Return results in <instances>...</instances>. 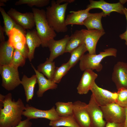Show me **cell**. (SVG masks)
Here are the masks:
<instances>
[{"label": "cell", "instance_id": "obj_38", "mask_svg": "<svg viewBox=\"0 0 127 127\" xmlns=\"http://www.w3.org/2000/svg\"><path fill=\"white\" fill-rule=\"evenodd\" d=\"M5 32L4 28L1 25H0V42H4L5 40V37L4 33Z\"/></svg>", "mask_w": 127, "mask_h": 127}, {"label": "cell", "instance_id": "obj_41", "mask_svg": "<svg viewBox=\"0 0 127 127\" xmlns=\"http://www.w3.org/2000/svg\"><path fill=\"white\" fill-rule=\"evenodd\" d=\"M126 117L125 122H124V127H127V107H125Z\"/></svg>", "mask_w": 127, "mask_h": 127}, {"label": "cell", "instance_id": "obj_6", "mask_svg": "<svg viewBox=\"0 0 127 127\" xmlns=\"http://www.w3.org/2000/svg\"><path fill=\"white\" fill-rule=\"evenodd\" d=\"M104 119L107 123H122L125 120V107L115 103L100 107Z\"/></svg>", "mask_w": 127, "mask_h": 127}, {"label": "cell", "instance_id": "obj_19", "mask_svg": "<svg viewBox=\"0 0 127 127\" xmlns=\"http://www.w3.org/2000/svg\"><path fill=\"white\" fill-rule=\"evenodd\" d=\"M90 10L86 8L77 11H71L70 13L67 16L65 19L66 25L71 24L83 25L84 21L90 13L89 12Z\"/></svg>", "mask_w": 127, "mask_h": 127}, {"label": "cell", "instance_id": "obj_8", "mask_svg": "<svg viewBox=\"0 0 127 127\" xmlns=\"http://www.w3.org/2000/svg\"><path fill=\"white\" fill-rule=\"evenodd\" d=\"M87 109L91 121V127H105L107 122L103 118L101 107L96 102L92 94Z\"/></svg>", "mask_w": 127, "mask_h": 127}, {"label": "cell", "instance_id": "obj_43", "mask_svg": "<svg viewBox=\"0 0 127 127\" xmlns=\"http://www.w3.org/2000/svg\"><path fill=\"white\" fill-rule=\"evenodd\" d=\"M8 1V0H0V2L3 3H6Z\"/></svg>", "mask_w": 127, "mask_h": 127}, {"label": "cell", "instance_id": "obj_28", "mask_svg": "<svg viewBox=\"0 0 127 127\" xmlns=\"http://www.w3.org/2000/svg\"><path fill=\"white\" fill-rule=\"evenodd\" d=\"M9 44L12 46L15 44L20 42L26 43L25 35L19 30L14 28L8 33Z\"/></svg>", "mask_w": 127, "mask_h": 127}, {"label": "cell", "instance_id": "obj_33", "mask_svg": "<svg viewBox=\"0 0 127 127\" xmlns=\"http://www.w3.org/2000/svg\"><path fill=\"white\" fill-rule=\"evenodd\" d=\"M116 103L124 107H127V88H122L117 90Z\"/></svg>", "mask_w": 127, "mask_h": 127}, {"label": "cell", "instance_id": "obj_2", "mask_svg": "<svg viewBox=\"0 0 127 127\" xmlns=\"http://www.w3.org/2000/svg\"><path fill=\"white\" fill-rule=\"evenodd\" d=\"M51 5L46 8V18L49 25L56 32L64 33L68 30L65 24V15L69 4H62L56 3V1L52 0Z\"/></svg>", "mask_w": 127, "mask_h": 127}, {"label": "cell", "instance_id": "obj_40", "mask_svg": "<svg viewBox=\"0 0 127 127\" xmlns=\"http://www.w3.org/2000/svg\"><path fill=\"white\" fill-rule=\"evenodd\" d=\"M5 95L0 94V108L3 107V102L4 98Z\"/></svg>", "mask_w": 127, "mask_h": 127}, {"label": "cell", "instance_id": "obj_16", "mask_svg": "<svg viewBox=\"0 0 127 127\" xmlns=\"http://www.w3.org/2000/svg\"><path fill=\"white\" fill-rule=\"evenodd\" d=\"M98 77V74L91 70L84 71L77 87L78 93L79 95L87 94Z\"/></svg>", "mask_w": 127, "mask_h": 127}, {"label": "cell", "instance_id": "obj_13", "mask_svg": "<svg viewBox=\"0 0 127 127\" xmlns=\"http://www.w3.org/2000/svg\"><path fill=\"white\" fill-rule=\"evenodd\" d=\"M111 79L117 90L127 88V63L118 61L114 65Z\"/></svg>", "mask_w": 127, "mask_h": 127}, {"label": "cell", "instance_id": "obj_37", "mask_svg": "<svg viewBox=\"0 0 127 127\" xmlns=\"http://www.w3.org/2000/svg\"><path fill=\"white\" fill-rule=\"evenodd\" d=\"M124 123H107L105 127H124Z\"/></svg>", "mask_w": 127, "mask_h": 127}, {"label": "cell", "instance_id": "obj_26", "mask_svg": "<svg viewBox=\"0 0 127 127\" xmlns=\"http://www.w3.org/2000/svg\"><path fill=\"white\" fill-rule=\"evenodd\" d=\"M56 67L55 62L49 61L47 58L44 63L38 66L37 70L52 80Z\"/></svg>", "mask_w": 127, "mask_h": 127}, {"label": "cell", "instance_id": "obj_36", "mask_svg": "<svg viewBox=\"0 0 127 127\" xmlns=\"http://www.w3.org/2000/svg\"><path fill=\"white\" fill-rule=\"evenodd\" d=\"M124 12L125 15L127 22V8H125ZM119 37L121 40H124L125 41V44L127 46V26L126 31L123 33L120 34Z\"/></svg>", "mask_w": 127, "mask_h": 127}, {"label": "cell", "instance_id": "obj_5", "mask_svg": "<svg viewBox=\"0 0 127 127\" xmlns=\"http://www.w3.org/2000/svg\"><path fill=\"white\" fill-rule=\"evenodd\" d=\"M1 85L8 91H12L21 84L18 68L10 65L0 66Z\"/></svg>", "mask_w": 127, "mask_h": 127}, {"label": "cell", "instance_id": "obj_27", "mask_svg": "<svg viewBox=\"0 0 127 127\" xmlns=\"http://www.w3.org/2000/svg\"><path fill=\"white\" fill-rule=\"evenodd\" d=\"M87 51L84 43L73 50L71 53V57L68 62L71 68L80 60L84 53Z\"/></svg>", "mask_w": 127, "mask_h": 127}, {"label": "cell", "instance_id": "obj_29", "mask_svg": "<svg viewBox=\"0 0 127 127\" xmlns=\"http://www.w3.org/2000/svg\"><path fill=\"white\" fill-rule=\"evenodd\" d=\"M73 103L58 102L55 105L56 111L60 116L72 115Z\"/></svg>", "mask_w": 127, "mask_h": 127}, {"label": "cell", "instance_id": "obj_17", "mask_svg": "<svg viewBox=\"0 0 127 127\" xmlns=\"http://www.w3.org/2000/svg\"><path fill=\"white\" fill-rule=\"evenodd\" d=\"M31 64L37 78L38 85V89L36 92L37 97H42L44 93L48 90L56 89L57 88L58 85L56 83L46 78L43 74L38 71L32 64Z\"/></svg>", "mask_w": 127, "mask_h": 127}, {"label": "cell", "instance_id": "obj_11", "mask_svg": "<svg viewBox=\"0 0 127 127\" xmlns=\"http://www.w3.org/2000/svg\"><path fill=\"white\" fill-rule=\"evenodd\" d=\"M90 4L87 7L90 10L95 8L101 9L103 12V17L109 16L113 12H116L120 14L124 15V10L125 8L119 2L115 3H109L103 0L96 1L93 0H89Z\"/></svg>", "mask_w": 127, "mask_h": 127}, {"label": "cell", "instance_id": "obj_18", "mask_svg": "<svg viewBox=\"0 0 127 127\" xmlns=\"http://www.w3.org/2000/svg\"><path fill=\"white\" fill-rule=\"evenodd\" d=\"M25 36L26 43L29 49L28 58L31 62L34 58L36 48L41 45V41L35 29L28 30L26 31Z\"/></svg>", "mask_w": 127, "mask_h": 127}, {"label": "cell", "instance_id": "obj_20", "mask_svg": "<svg viewBox=\"0 0 127 127\" xmlns=\"http://www.w3.org/2000/svg\"><path fill=\"white\" fill-rule=\"evenodd\" d=\"M37 83V79L36 74L32 75L29 78L25 75H23L21 80V84L22 85L24 89L27 102H28L32 99L35 87Z\"/></svg>", "mask_w": 127, "mask_h": 127}, {"label": "cell", "instance_id": "obj_14", "mask_svg": "<svg viewBox=\"0 0 127 127\" xmlns=\"http://www.w3.org/2000/svg\"><path fill=\"white\" fill-rule=\"evenodd\" d=\"M85 36L84 44L88 53L90 54H96V47L99 39L105 32L96 29H81Z\"/></svg>", "mask_w": 127, "mask_h": 127}, {"label": "cell", "instance_id": "obj_32", "mask_svg": "<svg viewBox=\"0 0 127 127\" xmlns=\"http://www.w3.org/2000/svg\"><path fill=\"white\" fill-rule=\"evenodd\" d=\"M26 58L18 50L15 49L11 65L18 68L25 65Z\"/></svg>", "mask_w": 127, "mask_h": 127}, {"label": "cell", "instance_id": "obj_35", "mask_svg": "<svg viewBox=\"0 0 127 127\" xmlns=\"http://www.w3.org/2000/svg\"><path fill=\"white\" fill-rule=\"evenodd\" d=\"M30 119L26 118V119L22 120L17 125L12 127H31L32 123Z\"/></svg>", "mask_w": 127, "mask_h": 127}, {"label": "cell", "instance_id": "obj_23", "mask_svg": "<svg viewBox=\"0 0 127 127\" xmlns=\"http://www.w3.org/2000/svg\"><path fill=\"white\" fill-rule=\"evenodd\" d=\"M85 36L81 30H77L70 36L67 44L65 53H71L73 50L84 43Z\"/></svg>", "mask_w": 127, "mask_h": 127}, {"label": "cell", "instance_id": "obj_24", "mask_svg": "<svg viewBox=\"0 0 127 127\" xmlns=\"http://www.w3.org/2000/svg\"><path fill=\"white\" fill-rule=\"evenodd\" d=\"M0 11L4 20L5 32L7 36L9 32L14 28L19 30L25 36L26 30L18 25L6 12L4 8L0 7Z\"/></svg>", "mask_w": 127, "mask_h": 127}, {"label": "cell", "instance_id": "obj_1", "mask_svg": "<svg viewBox=\"0 0 127 127\" xmlns=\"http://www.w3.org/2000/svg\"><path fill=\"white\" fill-rule=\"evenodd\" d=\"M25 107L21 98L15 101L12 99L11 93L5 95L3 107L0 108V127H12L18 125L22 121Z\"/></svg>", "mask_w": 127, "mask_h": 127}, {"label": "cell", "instance_id": "obj_30", "mask_svg": "<svg viewBox=\"0 0 127 127\" xmlns=\"http://www.w3.org/2000/svg\"><path fill=\"white\" fill-rule=\"evenodd\" d=\"M71 68L68 62L56 67L52 80L56 83H59L62 78Z\"/></svg>", "mask_w": 127, "mask_h": 127}, {"label": "cell", "instance_id": "obj_3", "mask_svg": "<svg viewBox=\"0 0 127 127\" xmlns=\"http://www.w3.org/2000/svg\"><path fill=\"white\" fill-rule=\"evenodd\" d=\"M32 10L34 15L36 30L41 40V46L43 48L48 47L49 41L56 37V34L48 24L45 10L34 8Z\"/></svg>", "mask_w": 127, "mask_h": 127}, {"label": "cell", "instance_id": "obj_44", "mask_svg": "<svg viewBox=\"0 0 127 127\" xmlns=\"http://www.w3.org/2000/svg\"><path fill=\"white\" fill-rule=\"evenodd\" d=\"M5 5L4 3L0 2V6L1 7V6H4Z\"/></svg>", "mask_w": 127, "mask_h": 127}, {"label": "cell", "instance_id": "obj_25", "mask_svg": "<svg viewBox=\"0 0 127 127\" xmlns=\"http://www.w3.org/2000/svg\"><path fill=\"white\" fill-rule=\"evenodd\" d=\"M49 125L52 127H80L72 115L60 116L56 120L50 121Z\"/></svg>", "mask_w": 127, "mask_h": 127}, {"label": "cell", "instance_id": "obj_21", "mask_svg": "<svg viewBox=\"0 0 127 127\" xmlns=\"http://www.w3.org/2000/svg\"><path fill=\"white\" fill-rule=\"evenodd\" d=\"M14 50L8 41L0 42V66L11 65Z\"/></svg>", "mask_w": 127, "mask_h": 127}, {"label": "cell", "instance_id": "obj_15", "mask_svg": "<svg viewBox=\"0 0 127 127\" xmlns=\"http://www.w3.org/2000/svg\"><path fill=\"white\" fill-rule=\"evenodd\" d=\"M70 38L68 35H65L62 39L56 40L53 39L48 42V47L50 51L49 61L53 62V60L59 56L65 53L67 45Z\"/></svg>", "mask_w": 127, "mask_h": 127}, {"label": "cell", "instance_id": "obj_22", "mask_svg": "<svg viewBox=\"0 0 127 127\" xmlns=\"http://www.w3.org/2000/svg\"><path fill=\"white\" fill-rule=\"evenodd\" d=\"M103 14V12L90 13L84 21L83 25L85 26L88 30L96 29L104 31L101 21Z\"/></svg>", "mask_w": 127, "mask_h": 127}, {"label": "cell", "instance_id": "obj_39", "mask_svg": "<svg viewBox=\"0 0 127 127\" xmlns=\"http://www.w3.org/2000/svg\"><path fill=\"white\" fill-rule=\"evenodd\" d=\"M74 0H57L56 1L57 3L58 4H60L61 3H71L74 2L75 1Z\"/></svg>", "mask_w": 127, "mask_h": 127}, {"label": "cell", "instance_id": "obj_9", "mask_svg": "<svg viewBox=\"0 0 127 127\" xmlns=\"http://www.w3.org/2000/svg\"><path fill=\"white\" fill-rule=\"evenodd\" d=\"M90 90L96 102L100 107L113 103H116L117 92H112L99 87L95 82L91 87Z\"/></svg>", "mask_w": 127, "mask_h": 127}, {"label": "cell", "instance_id": "obj_10", "mask_svg": "<svg viewBox=\"0 0 127 127\" xmlns=\"http://www.w3.org/2000/svg\"><path fill=\"white\" fill-rule=\"evenodd\" d=\"M72 115L80 127H91V121L87 109V104L79 100L74 102Z\"/></svg>", "mask_w": 127, "mask_h": 127}, {"label": "cell", "instance_id": "obj_34", "mask_svg": "<svg viewBox=\"0 0 127 127\" xmlns=\"http://www.w3.org/2000/svg\"><path fill=\"white\" fill-rule=\"evenodd\" d=\"M12 47L15 49L19 51L26 59L28 58L29 49L26 43H18L14 45Z\"/></svg>", "mask_w": 127, "mask_h": 127}, {"label": "cell", "instance_id": "obj_4", "mask_svg": "<svg viewBox=\"0 0 127 127\" xmlns=\"http://www.w3.org/2000/svg\"><path fill=\"white\" fill-rule=\"evenodd\" d=\"M117 50L114 48H110L100 52L98 54H90L88 53L84 54L80 60L79 67L82 71L87 69L95 70L99 72L103 68L101 63L102 60L105 57L109 56L116 57Z\"/></svg>", "mask_w": 127, "mask_h": 127}, {"label": "cell", "instance_id": "obj_12", "mask_svg": "<svg viewBox=\"0 0 127 127\" xmlns=\"http://www.w3.org/2000/svg\"><path fill=\"white\" fill-rule=\"evenodd\" d=\"M7 13L25 30L26 29H31L35 25L34 15L32 12L22 13L15 8H11Z\"/></svg>", "mask_w": 127, "mask_h": 127}, {"label": "cell", "instance_id": "obj_7", "mask_svg": "<svg viewBox=\"0 0 127 127\" xmlns=\"http://www.w3.org/2000/svg\"><path fill=\"white\" fill-rule=\"evenodd\" d=\"M23 115L30 120L39 118H44L53 121L58 119L60 117L55 106L48 110H43L37 108L27 104L23 113Z\"/></svg>", "mask_w": 127, "mask_h": 127}, {"label": "cell", "instance_id": "obj_42", "mask_svg": "<svg viewBox=\"0 0 127 127\" xmlns=\"http://www.w3.org/2000/svg\"><path fill=\"white\" fill-rule=\"evenodd\" d=\"M127 2V0H119V2L122 5H123Z\"/></svg>", "mask_w": 127, "mask_h": 127}, {"label": "cell", "instance_id": "obj_31", "mask_svg": "<svg viewBox=\"0 0 127 127\" xmlns=\"http://www.w3.org/2000/svg\"><path fill=\"white\" fill-rule=\"evenodd\" d=\"M50 2V0H19L16 2L15 5H19L26 4L31 7L35 6L41 7L47 5Z\"/></svg>", "mask_w": 127, "mask_h": 127}]
</instances>
